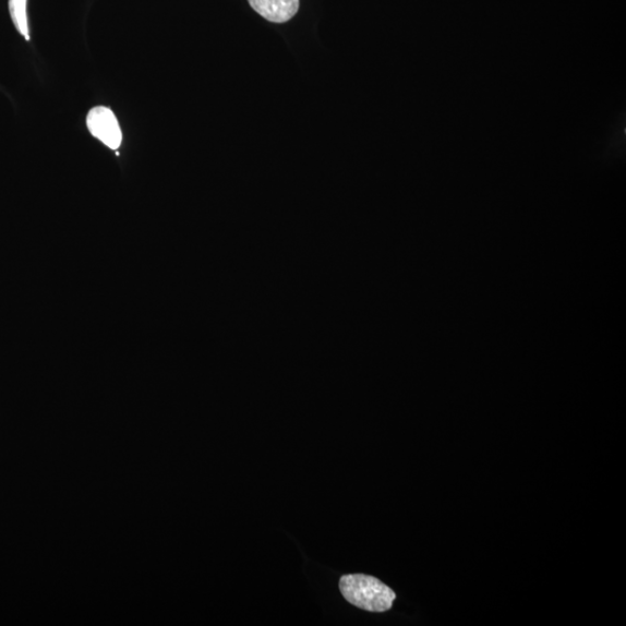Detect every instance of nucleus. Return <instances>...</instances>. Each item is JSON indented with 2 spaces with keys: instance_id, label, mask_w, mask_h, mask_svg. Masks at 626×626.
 <instances>
[{
  "instance_id": "2",
  "label": "nucleus",
  "mask_w": 626,
  "mask_h": 626,
  "mask_svg": "<svg viewBox=\"0 0 626 626\" xmlns=\"http://www.w3.org/2000/svg\"><path fill=\"white\" fill-rule=\"evenodd\" d=\"M92 136L103 142L109 149L118 151L122 143V132L112 109L98 106L92 108L86 118Z\"/></svg>"
},
{
  "instance_id": "3",
  "label": "nucleus",
  "mask_w": 626,
  "mask_h": 626,
  "mask_svg": "<svg viewBox=\"0 0 626 626\" xmlns=\"http://www.w3.org/2000/svg\"><path fill=\"white\" fill-rule=\"evenodd\" d=\"M249 3L257 14L275 24L289 22L300 9V0H249Z\"/></svg>"
},
{
  "instance_id": "4",
  "label": "nucleus",
  "mask_w": 626,
  "mask_h": 626,
  "mask_svg": "<svg viewBox=\"0 0 626 626\" xmlns=\"http://www.w3.org/2000/svg\"><path fill=\"white\" fill-rule=\"evenodd\" d=\"M9 10L15 28L29 41L27 0H9Z\"/></svg>"
},
{
  "instance_id": "1",
  "label": "nucleus",
  "mask_w": 626,
  "mask_h": 626,
  "mask_svg": "<svg viewBox=\"0 0 626 626\" xmlns=\"http://www.w3.org/2000/svg\"><path fill=\"white\" fill-rule=\"evenodd\" d=\"M339 588L346 601L365 612H388L396 600L393 589L372 576H344Z\"/></svg>"
}]
</instances>
